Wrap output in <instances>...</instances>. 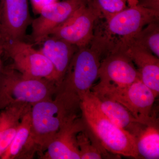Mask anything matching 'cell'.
<instances>
[{
	"label": "cell",
	"instance_id": "cell-1",
	"mask_svg": "<svg viewBox=\"0 0 159 159\" xmlns=\"http://www.w3.org/2000/svg\"><path fill=\"white\" fill-rule=\"evenodd\" d=\"M110 49L108 40L100 32L94 33L88 45L78 48L74 54L54 96L72 110L80 111L81 98L91 92L98 78L101 57Z\"/></svg>",
	"mask_w": 159,
	"mask_h": 159
},
{
	"label": "cell",
	"instance_id": "cell-2",
	"mask_svg": "<svg viewBox=\"0 0 159 159\" xmlns=\"http://www.w3.org/2000/svg\"><path fill=\"white\" fill-rule=\"evenodd\" d=\"M80 107L86 127L107 151L119 156L140 159L135 136L115 125L102 113L92 91L82 97Z\"/></svg>",
	"mask_w": 159,
	"mask_h": 159
},
{
	"label": "cell",
	"instance_id": "cell-3",
	"mask_svg": "<svg viewBox=\"0 0 159 159\" xmlns=\"http://www.w3.org/2000/svg\"><path fill=\"white\" fill-rule=\"evenodd\" d=\"M56 83L45 79L23 76L11 66L2 67L0 72V111L19 103L30 105L53 98Z\"/></svg>",
	"mask_w": 159,
	"mask_h": 159
},
{
	"label": "cell",
	"instance_id": "cell-4",
	"mask_svg": "<svg viewBox=\"0 0 159 159\" xmlns=\"http://www.w3.org/2000/svg\"><path fill=\"white\" fill-rule=\"evenodd\" d=\"M30 115L31 145L39 156L45 151L63 125L78 117L56 96L33 104Z\"/></svg>",
	"mask_w": 159,
	"mask_h": 159
},
{
	"label": "cell",
	"instance_id": "cell-5",
	"mask_svg": "<svg viewBox=\"0 0 159 159\" xmlns=\"http://www.w3.org/2000/svg\"><path fill=\"white\" fill-rule=\"evenodd\" d=\"M91 91L96 96L119 102L143 125H148L156 118L151 112L156 97L141 80L125 86L99 82Z\"/></svg>",
	"mask_w": 159,
	"mask_h": 159
},
{
	"label": "cell",
	"instance_id": "cell-6",
	"mask_svg": "<svg viewBox=\"0 0 159 159\" xmlns=\"http://www.w3.org/2000/svg\"><path fill=\"white\" fill-rule=\"evenodd\" d=\"M3 53L12 60L11 66L25 77L45 79L56 83V71L50 60L24 40H14L2 47ZM57 85V84H56Z\"/></svg>",
	"mask_w": 159,
	"mask_h": 159
},
{
	"label": "cell",
	"instance_id": "cell-7",
	"mask_svg": "<svg viewBox=\"0 0 159 159\" xmlns=\"http://www.w3.org/2000/svg\"><path fill=\"white\" fill-rule=\"evenodd\" d=\"M159 12L139 5L131 6L106 20L103 34L108 39L130 38L145 26L158 21Z\"/></svg>",
	"mask_w": 159,
	"mask_h": 159
},
{
	"label": "cell",
	"instance_id": "cell-8",
	"mask_svg": "<svg viewBox=\"0 0 159 159\" xmlns=\"http://www.w3.org/2000/svg\"><path fill=\"white\" fill-rule=\"evenodd\" d=\"M99 18L100 16L99 11L89 2H88L50 35L78 48L85 47L93 38L94 26Z\"/></svg>",
	"mask_w": 159,
	"mask_h": 159
},
{
	"label": "cell",
	"instance_id": "cell-9",
	"mask_svg": "<svg viewBox=\"0 0 159 159\" xmlns=\"http://www.w3.org/2000/svg\"><path fill=\"white\" fill-rule=\"evenodd\" d=\"M32 20L28 0H0V46L24 40Z\"/></svg>",
	"mask_w": 159,
	"mask_h": 159
},
{
	"label": "cell",
	"instance_id": "cell-10",
	"mask_svg": "<svg viewBox=\"0 0 159 159\" xmlns=\"http://www.w3.org/2000/svg\"><path fill=\"white\" fill-rule=\"evenodd\" d=\"M88 2L86 0H63L43 9L39 16L31 21L32 41L35 44H39Z\"/></svg>",
	"mask_w": 159,
	"mask_h": 159
},
{
	"label": "cell",
	"instance_id": "cell-11",
	"mask_svg": "<svg viewBox=\"0 0 159 159\" xmlns=\"http://www.w3.org/2000/svg\"><path fill=\"white\" fill-rule=\"evenodd\" d=\"M98 78L101 83L125 86L140 80V76L130 58L113 48L101 60Z\"/></svg>",
	"mask_w": 159,
	"mask_h": 159
},
{
	"label": "cell",
	"instance_id": "cell-12",
	"mask_svg": "<svg viewBox=\"0 0 159 159\" xmlns=\"http://www.w3.org/2000/svg\"><path fill=\"white\" fill-rule=\"evenodd\" d=\"M114 48L122 51L136 66L140 80L153 92L159 93V59L153 54L136 45L117 41Z\"/></svg>",
	"mask_w": 159,
	"mask_h": 159
},
{
	"label": "cell",
	"instance_id": "cell-13",
	"mask_svg": "<svg viewBox=\"0 0 159 159\" xmlns=\"http://www.w3.org/2000/svg\"><path fill=\"white\" fill-rule=\"evenodd\" d=\"M85 128L82 118L71 119L60 128L44 152L42 159H80L77 136Z\"/></svg>",
	"mask_w": 159,
	"mask_h": 159
},
{
	"label": "cell",
	"instance_id": "cell-14",
	"mask_svg": "<svg viewBox=\"0 0 159 159\" xmlns=\"http://www.w3.org/2000/svg\"><path fill=\"white\" fill-rule=\"evenodd\" d=\"M40 51L51 61L56 74L57 86L62 80L78 48L63 40L49 35L39 44Z\"/></svg>",
	"mask_w": 159,
	"mask_h": 159
},
{
	"label": "cell",
	"instance_id": "cell-15",
	"mask_svg": "<svg viewBox=\"0 0 159 159\" xmlns=\"http://www.w3.org/2000/svg\"><path fill=\"white\" fill-rule=\"evenodd\" d=\"M31 106L19 103L0 111V159L12 142L23 116Z\"/></svg>",
	"mask_w": 159,
	"mask_h": 159
},
{
	"label": "cell",
	"instance_id": "cell-16",
	"mask_svg": "<svg viewBox=\"0 0 159 159\" xmlns=\"http://www.w3.org/2000/svg\"><path fill=\"white\" fill-rule=\"evenodd\" d=\"M96 96L102 113L115 125L136 137L144 125L119 102L102 96Z\"/></svg>",
	"mask_w": 159,
	"mask_h": 159
},
{
	"label": "cell",
	"instance_id": "cell-17",
	"mask_svg": "<svg viewBox=\"0 0 159 159\" xmlns=\"http://www.w3.org/2000/svg\"><path fill=\"white\" fill-rule=\"evenodd\" d=\"M30 111L23 116L12 142L1 159H30L36 154L31 143Z\"/></svg>",
	"mask_w": 159,
	"mask_h": 159
},
{
	"label": "cell",
	"instance_id": "cell-18",
	"mask_svg": "<svg viewBox=\"0 0 159 159\" xmlns=\"http://www.w3.org/2000/svg\"><path fill=\"white\" fill-rule=\"evenodd\" d=\"M158 119L144 125L136 136L137 149L140 159L159 158Z\"/></svg>",
	"mask_w": 159,
	"mask_h": 159
},
{
	"label": "cell",
	"instance_id": "cell-19",
	"mask_svg": "<svg viewBox=\"0 0 159 159\" xmlns=\"http://www.w3.org/2000/svg\"><path fill=\"white\" fill-rule=\"evenodd\" d=\"M80 159L116 158L111 156L98 139L87 127L80 132L77 136Z\"/></svg>",
	"mask_w": 159,
	"mask_h": 159
},
{
	"label": "cell",
	"instance_id": "cell-20",
	"mask_svg": "<svg viewBox=\"0 0 159 159\" xmlns=\"http://www.w3.org/2000/svg\"><path fill=\"white\" fill-rule=\"evenodd\" d=\"M158 21L148 24L130 38L119 41L130 43L144 48L159 57Z\"/></svg>",
	"mask_w": 159,
	"mask_h": 159
},
{
	"label": "cell",
	"instance_id": "cell-21",
	"mask_svg": "<svg viewBox=\"0 0 159 159\" xmlns=\"http://www.w3.org/2000/svg\"><path fill=\"white\" fill-rule=\"evenodd\" d=\"M93 6L106 20L129 7L136 5L139 0H90Z\"/></svg>",
	"mask_w": 159,
	"mask_h": 159
},
{
	"label": "cell",
	"instance_id": "cell-22",
	"mask_svg": "<svg viewBox=\"0 0 159 159\" xmlns=\"http://www.w3.org/2000/svg\"><path fill=\"white\" fill-rule=\"evenodd\" d=\"M58 1V0H30L34 12L38 14L43 9Z\"/></svg>",
	"mask_w": 159,
	"mask_h": 159
},
{
	"label": "cell",
	"instance_id": "cell-23",
	"mask_svg": "<svg viewBox=\"0 0 159 159\" xmlns=\"http://www.w3.org/2000/svg\"><path fill=\"white\" fill-rule=\"evenodd\" d=\"M159 0H141L139 5L147 9L159 12Z\"/></svg>",
	"mask_w": 159,
	"mask_h": 159
},
{
	"label": "cell",
	"instance_id": "cell-24",
	"mask_svg": "<svg viewBox=\"0 0 159 159\" xmlns=\"http://www.w3.org/2000/svg\"><path fill=\"white\" fill-rule=\"evenodd\" d=\"M3 53V51L2 48L0 46V72H1V70H2V55Z\"/></svg>",
	"mask_w": 159,
	"mask_h": 159
},
{
	"label": "cell",
	"instance_id": "cell-25",
	"mask_svg": "<svg viewBox=\"0 0 159 159\" xmlns=\"http://www.w3.org/2000/svg\"><path fill=\"white\" fill-rule=\"evenodd\" d=\"M86 1H87L88 2H89L90 1V0H86Z\"/></svg>",
	"mask_w": 159,
	"mask_h": 159
}]
</instances>
